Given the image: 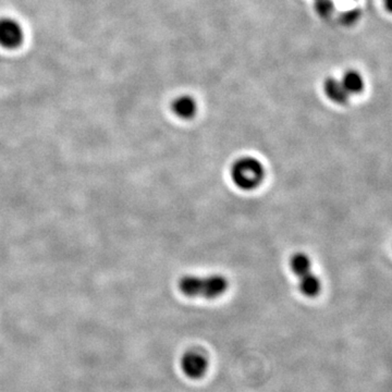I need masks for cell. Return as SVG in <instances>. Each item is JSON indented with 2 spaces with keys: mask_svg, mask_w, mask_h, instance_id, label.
<instances>
[{
  "mask_svg": "<svg viewBox=\"0 0 392 392\" xmlns=\"http://www.w3.org/2000/svg\"><path fill=\"white\" fill-rule=\"evenodd\" d=\"M179 289L188 297L216 299L228 289V280L220 275L208 277L184 275L179 281Z\"/></svg>",
  "mask_w": 392,
  "mask_h": 392,
  "instance_id": "cell-1",
  "label": "cell"
},
{
  "mask_svg": "<svg viewBox=\"0 0 392 392\" xmlns=\"http://www.w3.org/2000/svg\"><path fill=\"white\" fill-rule=\"evenodd\" d=\"M265 175V170L260 160L253 157H243L232 164L231 177L238 188L251 191L260 186Z\"/></svg>",
  "mask_w": 392,
  "mask_h": 392,
  "instance_id": "cell-2",
  "label": "cell"
},
{
  "mask_svg": "<svg viewBox=\"0 0 392 392\" xmlns=\"http://www.w3.org/2000/svg\"><path fill=\"white\" fill-rule=\"evenodd\" d=\"M181 369L186 376L192 379H199L204 376L208 369V360L201 351L190 350L181 358Z\"/></svg>",
  "mask_w": 392,
  "mask_h": 392,
  "instance_id": "cell-3",
  "label": "cell"
},
{
  "mask_svg": "<svg viewBox=\"0 0 392 392\" xmlns=\"http://www.w3.org/2000/svg\"><path fill=\"white\" fill-rule=\"evenodd\" d=\"M23 40L21 27L14 20H0V45L5 48H16Z\"/></svg>",
  "mask_w": 392,
  "mask_h": 392,
  "instance_id": "cell-4",
  "label": "cell"
},
{
  "mask_svg": "<svg viewBox=\"0 0 392 392\" xmlns=\"http://www.w3.org/2000/svg\"><path fill=\"white\" fill-rule=\"evenodd\" d=\"M196 103L193 98L181 96L173 103V110L177 117L182 119H191L196 114Z\"/></svg>",
  "mask_w": 392,
  "mask_h": 392,
  "instance_id": "cell-5",
  "label": "cell"
},
{
  "mask_svg": "<svg viewBox=\"0 0 392 392\" xmlns=\"http://www.w3.org/2000/svg\"><path fill=\"white\" fill-rule=\"evenodd\" d=\"M325 92L332 101L336 103H347L350 94L347 93L345 86L342 85L341 81H336L334 79H327L325 83Z\"/></svg>",
  "mask_w": 392,
  "mask_h": 392,
  "instance_id": "cell-6",
  "label": "cell"
},
{
  "mask_svg": "<svg viewBox=\"0 0 392 392\" xmlns=\"http://www.w3.org/2000/svg\"><path fill=\"white\" fill-rule=\"evenodd\" d=\"M299 286L301 292L308 297H315L321 289V280L312 273L299 278Z\"/></svg>",
  "mask_w": 392,
  "mask_h": 392,
  "instance_id": "cell-7",
  "label": "cell"
},
{
  "mask_svg": "<svg viewBox=\"0 0 392 392\" xmlns=\"http://www.w3.org/2000/svg\"><path fill=\"white\" fill-rule=\"evenodd\" d=\"M292 271L295 275L301 278L303 275H308L312 273L310 268H312V262L308 255L303 254V253H297L292 256L291 262H290Z\"/></svg>",
  "mask_w": 392,
  "mask_h": 392,
  "instance_id": "cell-8",
  "label": "cell"
},
{
  "mask_svg": "<svg viewBox=\"0 0 392 392\" xmlns=\"http://www.w3.org/2000/svg\"><path fill=\"white\" fill-rule=\"evenodd\" d=\"M349 94L360 93L363 90L364 83L362 77L354 71L347 72L341 81Z\"/></svg>",
  "mask_w": 392,
  "mask_h": 392,
  "instance_id": "cell-9",
  "label": "cell"
},
{
  "mask_svg": "<svg viewBox=\"0 0 392 392\" xmlns=\"http://www.w3.org/2000/svg\"><path fill=\"white\" fill-rule=\"evenodd\" d=\"M317 8L321 14H329L334 9V5H332V0H319Z\"/></svg>",
  "mask_w": 392,
  "mask_h": 392,
  "instance_id": "cell-10",
  "label": "cell"
},
{
  "mask_svg": "<svg viewBox=\"0 0 392 392\" xmlns=\"http://www.w3.org/2000/svg\"><path fill=\"white\" fill-rule=\"evenodd\" d=\"M358 18V11H350L345 14V21L347 23H351V22L355 21V20Z\"/></svg>",
  "mask_w": 392,
  "mask_h": 392,
  "instance_id": "cell-11",
  "label": "cell"
},
{
  "mask_svg": "<svg viewBox=\"0 0 392 392\" xmlns=\"http://www.w3.org/2000/svg\"><path fill=\"white\" fill-rule=\"evenodd\" d=\"M384 5L387 7L388 10L392 12V0H384Z\"/></svg>",
  "mask_w": 392,
  "mask_h": 392,
  "instance_id": "cell-12",
  "label": "cell"
}]
</instances>
